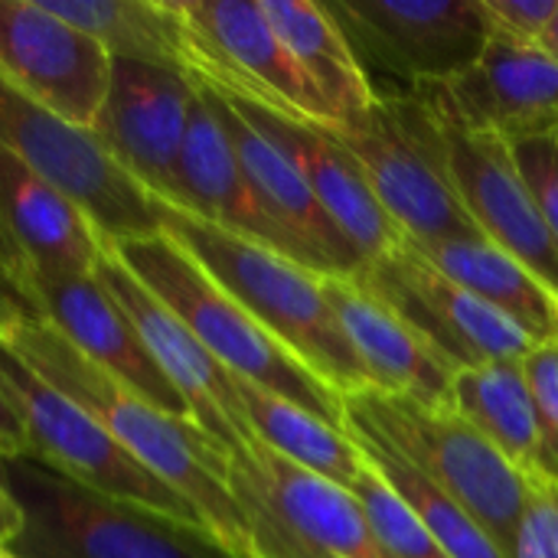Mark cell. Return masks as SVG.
<instances>
[{
  "label": "cell",
  "mask_w": 558,
  "mask_h": 558,
  "mask_svg": "<svg viewBox=\"0 0 558 558\" xmlns=\"http://www.w3.org/2000/svg\"><path fill=\"white\" fill-rule=\"evenodd\" d=\"M0 147L75 199L108 242L160 229V203L121 173L88 131L56 118L3 72Z\"/></svg>",
  "instance_id": "cell-8"
},
{
  "label": "cell",
  "mask_w": 558,
  "mask_h": 558,
  "mask_svg": "<svg viewBox=\"0 0 558 558\" xmlns=\"http://www.w3.org/2000/svg\"><path fill=\"white\" fill-rule=\"evenodd\" d=\"M190 36V72L216 88L252 98L307 124L337 128L262 0H173Z\"/></svg>",
  "instance_id": "cell-10"
},
{
  "label": "cell",
  "mask_w": 558,
  "mask_h": 558,
  "mask_svg": "<svg viewBox=\"0 0 558 558\" xmlns=\"http://www.w3.org/2000/svg\"><path fill=\"white\" fill-rule=\"evenodd\" d=\"M517 170L558 245V137H533L510 144Z\"/></svg>",
  "instance_id": "cell-31"
},
{
  "label": "cell",
  "mask_w": 558,
  "mask_h": 558,
  "mask_svg": "<svg viewBox=\"0 0 558 558\" xmlns=\"http://www.w3.org/2000/svg\"><path fill=\"white\" fill-rule=\"evenodd\" d=\"M95 278L131 320L137 340L144 343L157 369L186 402L190 422L226 451L255 441L245 425L232 373H226L213 360V353L190 333V327L121 265L111 245H105L95 265Z\"/></svg>",
  "instance_id": "cell-15"
},
{
  "label": "cell",
  "mask_w": 558,
  "mask_h": 558,
  "mask_svg": "<svg viewBox=\"0 0 558 558\" xmlns=\"http://www.w3.org/2000/svg\"><path fill=\"white\" fill-rule=\"evenodd\" d=\"M108 245L121 258V265L190 327V333L213 353V360L226 373L271 396H281L330 425L347 428L343 396H337L294 353H288L163 229Z\"/></svg>",
  "instance_id": "cell-4"
},
{
  "label": "cell",
  "mask_w": 558,
  "mask_h": 558,
  "mask_svg": "<svg viewBox=\"0 0 558 558\" xmlns=\"http://www.w3.org/2000/svg\"><path fill=\"white\" fill-rule=\"evenodd\" d=\"M16 294L33 317L65 337L85 360L101 366L108 376L154 402L157 409L190 418L186 402L157 369L131 320L121 314L114 298L92 275H46L26 268L16 281Z\"/></svg>",
  "instance_id": "cell-16"
},
{
  "label": "cell",
  "mask_w": 558,
  "mask_h": 558,
  "mask_svg": "<svg viewBox=\"0 0 558 558\" xmlns=\"http://www.w3.org/2000/svg\"><path fill=\"white\" fill-rule=\"evenodd\" d=\"M490 26L497 33L539 43L546 26L553 23L558 0H481Z\"/></svg>",
  "instance_id": "cell-33"
},
{
  "label": "cell",
  "mask_w": 558,
  "mask_h": 558,
  "mask_svg": "<svg viewBox=\"0 0 558 558\" xmlns=\"http://www.w3.org/2000/svg\"><path fill=\"white\" fill-rule=\"evenodd\" d=\"M360 163L379 206L405 242L481 235L448 183L438 128L422 92L376 98L369 114L333 131Z\"/></svg>",
  "instance_id": "cell-6"
},
{
  "label": "cell",
  "mask_w": 558,
  "mask_h": 558,
  "mask_svg": "<svg viewBox=\"0 0 558 558\" xmlns=\"http://www.w3.org/2000/svg\"><path fill=\"white\" fill-rule=\"evenodd\" d=\"M213 98L222 111L239 163L258 196V206L265 209L271 229L278 232L281 255L320 278H356L366 268V262L353 248L347 232L333 222V216L324 209L304 173L239 111H232L229 101H222L216 92Z\"/></svg>",
  "instance_id": "cell-17"
},
{
  "label": "cell",
  "mask_w": 558,
  "mask_h": 558,
  "mask_svg": "<svg viewBox=\"0 0 558 558\" xmlns=\"http://www.w3.org/2000/svg\"><path fill=\"white\" fill-rule=\"evenodd\" d=\"M262 10L307 82L327 101L337 128H350L369 114L376 92L363 72L356 49L350 46L343 26L314 0H262ZM333 128V131H337Z\"/></svg>",
  "instance_id": "cell-24"
},
{
  "label": "cell",
  "mask_w": 558,
  "mask_h": 558,
  "mask_svg": "<svg viewBox=\"0 0 558 558\" xmlns=\"http://www.w3.org/2000/svg\"><path fill=\"white\" fill-rule=\"evenodd\" d=\"M520 363L543 422L546 451H549V481H558V340L536 343Z\"/></svg>",
  "instance_id": "cell-32"
},
{
  "label": "cell",
  "mask_w": 558,
  "mask_h": 558,
  "mask_svg": "<svg viewBox=\"0 0 558 558\" xmlns=\"http://www.w3.org/2000/svg\"><path fill=\"white\" fill-rule=\"evenodd\" d=\"M507 558H558V481L530 477Z\"/></svg>",
  "instance_id": "cell-30"
},
{
  "label": "cell",
  "mask_w": 558,
  "mask_h": 558,
  "mask_svg": "<svg viewBox=\"0 0 558 558\" xmlns=\"http://www.w3.org/2000/svg\"><path fill=\"white\" fill-rule=\"evenodd\" d=\"M350 490L389 558H451L369 464Z\"/></svg>",
  "instance_id": "cell-29"
},
{
  "label": "cell",
  "mask_w": 558,
  "mask_h": 558,
  "mask_svg": "<svg viewBox=\"0 0 558 558\" xmlns=\"http://www.w3.org/2000/svg\"><path fill=\"white\" fill-rule=\"evenodd\" d=\"M196 78V75H193ZM203 222H213L232 235L252 239L281 255L278 232L271 229L258 196L239 163L235 144L222 121L213 92L196 78V101L190 111L180 167H177V206Z\"/></svg>",
  "instance_id": "cell-21"
},
{
  "label": "cell",
  "mask_w": 558,
  "mask_h": 558,
  "mask_svg": "<svg viewBox=\"0 0 558 558\" xmlns=\"http://www.w3.org/2000/svg\"><path fill=\"white\" fill-rule=\"evenodd\" d=\"M405 242V239H402ZM454 284L477 294L487 307L520 327L533 343L558 340V294L523 262L484 235L441 242H405Z\"/></svg>",
  "instance_id": "cell-23"
},
{
  "label": "cell",
  "mask_w": 558,
  "mask_h": 558,
  "mask_svg": "<svg viewBox=\"0 0 558 558\" xmlns=\"http://www.w3.org/2000/svg\"><path fill=\"white\" fill-rule=\"evenodd\" d=\"M0 343L59 392L78 402L141 468L160 477L235 556L248 558L242 517L226 484L222 445H216L190 418H177L157 409L154 402L108 376L39 317H23L16 327L0 333Z\"/></svg>",
  "instance_id": "cell-1"
},
{
  "label": "cell",
  "mask_w": 558,
  "mask_h": 558,
  "mask_svg": "<svg viewBox=\"0 0 558 558\" xmlns=\"http://www.w3.org/2000/svg\"><path fill=\"white\" fill-rule=\"evenodd\" d=\"M193 101V72L111 59V85L88 134L147 196L177 206V167Z\"/></svg>",
  "instance_id": "cell-13"
},
{
  "label": "cell",
  "mask_w": 558,
  "mask_h": 558,
  "mask_svg": "<svg viewBox=\"0 0 558 558\" xmlns=\"http://www.w3.org/2000/svg\"><path fill=\"white\" fill-rule=\"evenodd\" d=\"M203 82V78H199ZM209 85V82H206ZM222 101L232 105L258 134H265L281 154L291 157V163L304 173L324 209L333 216V222L347 232L353 248L363 255L366 265L386 258L402 245V232L392 226L386 209L379 206L376 193L369 190L360 163L350 157V150L337 141L333 128L307 124L291 114H281L275 108H265L252 98L232 95L226 88L209 85Z\"/></svg>",
  "instance_id": "cell-18"
},
{
  "label": "cell",
  "mask_w": 558,
  "mask_h": 558,
  "mask_svg": "<svg viewBox=\"0 0 558 558\" xmlns=\"http://www.w3.org/2000/svg\"><path fill=\"white\" fill-rule=\"evenodd\" d=\"M363 454V461L396 490V497L422 520V526L438 539V546L451 558H507L494 539L468 517L464 507H458L451 497H445L435 484H428L415 468H409L402 458L386 451L383 445L350 435Z\"/></svg>",
  "instance_id": "cell-28"
},
{
  "label": "cell",
  "mask_w": 558,
  "mask_h": 558,
  "mask_svg": "<svg viewBox=\"0 0 558 558\" xmlns=\"http://www.w3.org/2000/svg\"><path fill=\"white\" fill-rule=\"evenodd\" d=\"M160 229L337 396L350 399L373 389L337 324L320 275L173 206H160Z\"/></svg>",
  "instance_id": "cell-2"
},
{
  "label": "cell",
  "mask_w": 558,
  "mask_h": 558,
  "mask_svg": "<svg viewBox=\"0 0 558 558\" xmlns=\"http://www.w3.org/2000/svg\"><path fill=\"white\" fill-rule=\"evenodd\" d=\"M26 271V262H23V255L13 248V242L3 235V229H0V281H7L13 291H16V281H20V275ZM20 298V294H16Z\"/></svg>",
  "instance_id": "cell-36"
},
{
  "label": "cell",
  "mask_w": 558,
  "mask_h": 558,
  "mask_svg": "<svg viewBox=\"0 0 558 558\" xmlns=\"http://www.w3.org/2000/svg\"><path fill=\"white\" fill-rule=\"evenodd\" d=\"M418 92L435 114L448 183L474 229L523 262L558 294V245L517 170L510 144L490 131L464 124L441 85H425Z\"/></svg>",
  "instance_id": "cell-11"
},
{
  "label": "cell",
  "mask_w": 558,
  "mask_h": 558,
  "mask_svg": "<svg viewBox=\"0 0 558 558\" xmlns=\"http://www.w3.org/2000/svg\"><path fill=\"white\" fill-rule=\"evenodd\" d=\"M20 530H23V513L0 481V546H10L20 536Z\"/></svg>",
  "instance_id": "cell-35"
},
{
  "label": "cell",
  "mask_w": 558,
  "mask_h": 558,
  "mask_svg": "<svg viewBox=\"0 0 558 558\" xmlns=\"http://www.w3.org/2000/svg\"><path fill=\"white\" fill-rule=\"evenodd\" d=\"M451 405L464 415L517 471L549 481L543 422L520 360L481 363L454 373Z\"/></svg>",
  "instance_id": "cell-25"
},
{
  "label": "cell",
  "mask_w": 558,
  "mask_h": 558,
  "mask_svg": "<svg viewBox=\"0 0 558 558\" xmlns=\"http://www.w3.org/2000/svg\"><path fill=\"white\" fill-rule=\"evenodd\" d=\"M327 10L356 49L369 85L402 98L471 69L494 26L481 0H330ZM376 92V88H373Z\"/></svg>",
  "instance_id": "cell-7"
},
{
  "label": "cell",
  "mask_w": 558,
  "mask_h": 558,
  "mask_svg": "<svg viewBox=\"0 0 558 558\" xmlns=\"http://www.w3.org/2000/svg\"><path fill=\"white\" fill-rule=\"evenodd\" d=\"M0 229L23 255L26 268L46 275H92L108 245L75 199L3 147Z\"/></svg>",
  "instance_id": "cell-22"
},
{
  "label": "cell",
  "mask_w": 558,
  "mask_h": 558,
  "mask_svg": "<svg viewBox=\"0 0 558 558\" xmlns=\"http://www.w3.org/2000/svg\"><path fill=\"white\" fill-rule=\"evenodd\" d=\"M59 20L78 26L108 49L131 59L190 72V36L173 0H43Z\"/></svg>",
  "instance_id": "cell-27"
},
{
  "label": "cell",
  "mask_w": 558,
  "mask_h": 558,
  "mask_svg": "<svg viewBox=\"0 0 558 558\" xmlns=\"http://www.w3.org/2000/svg\"><path fill=\"white\" fill-rule=\"evenodd\" d=\"M539 43H543V49H546V52H549V56L558 62V10H556V16H553V23L546 26V33H543V39H539Z\"/></svg>",
  "instance_id": "cell-38"
},
{
  "label": "cell",
  "mask_w": 558,
  "mask_h": 558,
  "mask_svg": "<svg viewBox=\"0 0 558 558\" xmlns=\"http://www.w3.org/2000/svg\"><path fill=\"white\" fill-rule=\"evenodd\" d=\"M0 72L56 118L92 131L111 85V56L43 0H0Z\"/></svg>",
  "instance_id": "cell-14"
},
{
  "label": "cell",
  "mask_w": 558,
  "mask_h": 558,
  "mask_svg": "<svg viewBox=\"0 0 558 558\" xmlns=\"http://www.w3.org/2000/svg\"><path fill=\"white\" fill-rule=\"evenodd\" d=\"M23 317H33V314H29L26 304L16 298V291H13L7 281H0V333L10 330V327H16Z\"/></svg>",
  "instance_id": "cell-37"
},
{
  "label": "cell",
  "mask_w": 558,
  "mask_h": 558,
  "mask_svg": "<svg viewBox=\"0 0 558 558\" xmlns=\"http://www.w3.org/2000/svg\"><path fill=\"white\" fill-rule=\"evenodd\" d=\"M441 92L464 124L507 144L558 137V62L543 43L494 29L481 59Z\"/></svg>",
  "instance_id": "cell-19"
},
{
  "label": "cell",
  "mask_w": 558,
  "mask_h": 558,
  "mask_svg": "<svg viewBox=\"0 0 558 558\" xmlns=\"http://www.w3.org/2000/svg\"><path fill=\"white\" fill-rule=\"evenodd\" d=\"M16 454H26V428L7 386L0 383V458H16Z\"/></svg>",
  "instance_id": "cell-34"
},
{
  "label": "cell",
  "mask_w": 558,
  "mask_h": 558,
  "mask_svg": "<svg viewBox=\"0 0 558 558\" xmlns=\"http://www.w3.org/2000/svg\"><path fill=\"white\" fill-rule=\"evenodd\" d=\"M324 291L373 389L422 405H451L454 366L360 278H324Z\"/></svg>",
  "instance_id": "cell-20"
},
{
  "label": "cell",
  "mask_w": 558,
  "mask_h": 558,
  "mask_svg": "<svg viewBox=\"0 0 558 558\" xmlns=\"http://www.w3.org/2000/svg\"><path fill=\"white\" fill-rule=\"evenodd\" d=\"M0 558H16V556H13V553H10L7 546H0Z\"/></svg>",
  "instance_id": "cell-39"
},
{
  "label": "cell",
  "mask_w": 558,
  "mask_h": 558,
  "mask_svg": "<svg viewBox=\"0 0 558 558\" xmlns=\"http://www.w3.org/2000/svg\"><path fill=\"white\" fill-rule=\"evenodd\" d=\"M0 383L7 386L23 418L29 458L101 494L199 523V517L160 477L141 468L78 402H72L39 373H33L3 343H0Z\"/></svg>",
  "instance_id": "cell-9"
},
{
  "label": "cell",
  "mask_w": 558,
  "mask_h": 558,
  "mask_svg": "<svg viewBox=\"0 0 558 558\" xmlns=\"http://www.w3.org/2000/svg\"><path fill=\"white\" fill-rule=\"evenodd\" d=\"M0 481L23 513L16 558H242L213 530L85 487L49 464L0 458Z\"/></svg>",
  "instance_id": "cell-3"
},
{
  "label": "cell",
  "mask_w": 558,
  "mask_h": 558,
  "mask_svg": "<svg viewBox=\"0 0 558 558\" xmlns=\"http://www.w3.org/2000/svg\"><path fill=\"white\" fill-rule=\"evenodd\" d=\"M343 425L350 435L369 438L415 468L510 556L530 477L458 415L454 405H422L405 396L366 389L343 399Z\"/></svg>",
  "instance_id": "cell-5"
},
{
  "label": "cell",
  "mask_w": 558,
  "mask_h": 558,
  "mask_svg": "<svg viewBox=\"0 0 558 558\" xmlns=\"http://www.w3.org/2000/svg\"><path fill=\"white\" fill-rule=\"evenodd\" d=\"M386 307H392L454 373L481 363L523 360L536 343L487 307L477 294L441 275L412 245H399L386 258L356 275Z\"/></svg>",
  "instance_id": "cell-12"
},
{
  "label": "cell",
  "mask_w": 558,
  "mask_h": 558,
  "mask_svg": "<svg viewBox=\"0 0 558 558\" xmlns=\"http://www.w3.org/2000/svg\"><path fill=\"white\" fill-rule=\"evenodd\" d=\"M235 392H239L252 438L265 445L268 451H275L278 458L347 490L366 471V461L347 428L330 425L320 415L281 396H271L245 379H235Z\"/></svg>",
  "instance_id": "cell-26"
}]
</instances>
